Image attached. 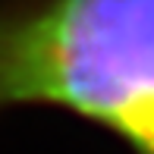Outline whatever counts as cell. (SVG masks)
Masks as SVG:
<instances>
[{
    "label": "cell",
    "instance_id": "obj_1",
    "mask_svg": "<svg viewBox=\"0 0 154 154\" xmlns=\"http://www.w3.org/2000/svg\"><path fill=\"white\" fill-rule=\"evenodd\" d=\"M19 107L154 154V0H0V113Z\"/></svg>",
    "mask_w": 154,
    "mask_h": 154
}]
</instances>
